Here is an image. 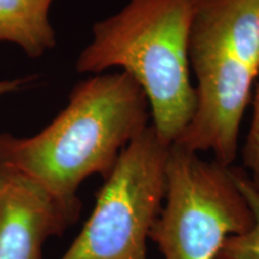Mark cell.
Segmentation results:
<instances>
[{"mask_svg":"<svg viewBox=\"0 0 259 259\" xmlns=\"http://www.w3.org/2000/svg\"><path fill=\"white\" fill-rule=\"evenodd\" d=\"M150 105L128 73H100L73 87L69 103L31 137L0 134V166L14 168L71 205L80 184L103 179L121 151L149 126Z\"/></svg>","mask_w":259,"mask_h":259,"instance_id":"obj_1","label":"cell"},{"mask_svg":"<svg viewBox=\"0 0 259 259\" xmlns=\"http://www.w3.org/2000/svg\"><path fill=\"white\" fill-rule=\"evenodd\" d=\"M192 9L193 0H130L94 24L93 40L76 61L79 73L120 67L134 77L148 97L151 125L170 145L196 111L189 63Z\"/></svg>","mask_w":259,"mask_h":259,"instance_id":"obj_2","label":"cell"},{"mask_svg":"<svg viewBox=\"0 0 259 259\" xmlns=\"http://www.w3.org/2000/svg\"><path fill=\"white\" fill-rule=\"evenodd\" d=\"M190 69L196 76V111L173 144L211 151L233 166L241 120L259 74V0H193Z\"/></svg>","mask_w":259,"mask_h":259,"instance_id":"obj_3","label":"cell"},{"mask_svg":"<svg viewBox=\"0 0 259 259\" xmlns=\"http://www.w3.org/2000/svg\"><path fill=\"white\" fill-rule=\"evenodd\" d=\"M253 223L232 166L170 145L166 197L149 234L164 259H216L228 236L244 234Z\"/></svg>","mask_w":259,"mask_h":259,"instance_id":"obj_4","label":"cell"},{"mask_svg":"<svg viewBox=\"0 0 259 259\" xmlns=\"http://www.w3.org/2000/svg\"><path fill=\"white\" fill-rule=\"evenodd\" d=\"M169 149L149 125L121 151L60 259H148L149 234L166 197Z\"/></svg>","mask_w":259,"mask_h":259,"instance_id":"obj_5","label":"cell"},{"mask_svg":"<svg viewBox=\"0 0 259 259\" xmlns=\"http://www.w3.org/2000/svg\"><path fill=\"white\" fill-rule=\"evenodd\" d=\"M82 205L58 199L34 179L0 166V259H44L42 247L79 219Z\"/></svg>","mask_w":259,"mask_h":259,"instance_id":"obj_6","label":"cell"},{"mask_svg":"<svg viewBox=\"0 0 259 259\" xmlns=\"http://www.w3.org/2000/svg\"><path fill=\"white\" fill-rule=\"evenodd\" d=\"M54 0H0V41L18 45L30 58L56 47L50 22Z\"/></svg>","mask_w":259,"mask_h":259,"instance_id":"obj_7","label":"cell"},{"mask_svg":"<svg viewBox=\"0 0 259 259\" xmlns=\"http://www.w3.org/2000/svg\"><path fill=\"white\" fill-rule=\"evenodd\" d=\"M232 173L253 212L254 223L244 234L228 236L216 259H259V190L251 183L244 168L232 166Z\"/></svg>","mask_w":259,"mask_h":259,"instance_id":"obj_8","label":"cell"},{"mask_svg":"<svg viewBox=\"0 0 259 259\" xmlns=\"http://www.w3.org/2000/svg\"><path fill=\"white\" fill-rule=\"evenodd\" d=\"M244 169L251 183L259 190V87L253 99V115L241 151Z\"/></svg>","mask_w":259,"mask_h":259,"instance_id":"obj_9","label":"cell"},{"mask_svg":"<svg viewBox=\"0 0 259 259\" xmlns=\"http://www.w3.org/2000/svg\"><path fill=\"white\" fill-rule=\"evenodd\" d=\"M28 78L25 79H15V80H0V96L5 94L17 92V90L28 82Z\"/></svg>","mask_w":259,"mask_h":259,"instance_id":"obj_10","label":"cell"}]
</instances>
